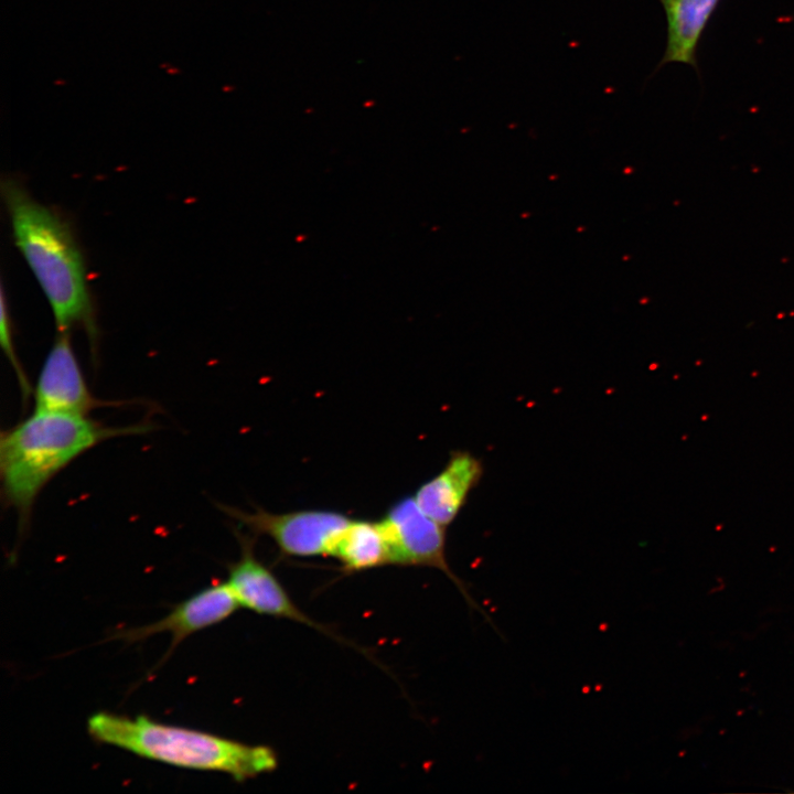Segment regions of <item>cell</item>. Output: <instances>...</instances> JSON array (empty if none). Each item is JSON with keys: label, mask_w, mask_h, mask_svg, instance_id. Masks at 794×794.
<instances>
[{"label": "cell", "mask_w": 794, "mask_h": 794, "mask_svg": "<svg viewBox=\"0 0 794 794\" xmlns=\"http://www.w3.org/2000/svg\"><path fill=\"white\" fill-rule=\"evenodd\" d=\"M1 192L15 245L51 305L57 331L82 324L94 339L85 262L69 224L13 178H3Z\"/></svg>", "instance_id": "cell-1"}, {"label": "cell", "mask_w": 794, "mask_h": 794, "mask_svg": "<svg viewBox=\"0 0 794 794\" xmlns=\"http://www.w3.org/2000/svg\"><path fill=\"white\" fill-rule=\"evenodd\" d=\"M111 428L87 416L35 410L0 438V475L7 503L21 522L47 482L74 459L107 439L141 432Z\"/></svg>", "instance_id": "cell-2"}, {"label": "cell", "mask_w": 794, "mask_h": 794, "mask_svg": "<svg viewBox=\"0 0 794 794\" xmlns=\"http://www.w3.org/2000/svg\"><path fill=\"white\" fill-rule=\"evenodd\" d=\"M87 730L99 743L181 769L222 772L237 782L270 773L278 765L276 752L267 745L246 744L146 716L97 712L88 718Z\"/></svg>", "instance_id": "cell-3"}, {"label": "cell", "mask_w": 794, "mask_h": 794, "mask_svg": "<svg viewBox=\"0 0 794 794\" xmlns=\"http://www.w3.org/2000/svg\"><path fill=\"white\" fill-rule=\"evenodd\" d=\"M379 524L389 548L390 565L422 566L442 571L457 586L469 607L492 623L447 561L446 526L429 517L415 497L399 500Z\"/></svg>", "instance_id": "cell-4"}, {"label": "cell", "mask_w": 794, "mask_h": 794, "mask_svg": "<svg viewBox=\"0 0 794 794\" xmlns=\"http://www.w3.org/2000/svg\"><path fill=\"white\" fill-rule=\"evenodd\" d=\"M253 532L269 536L285 556H331L335 541L350 523L342 513L322 509L272 514L264 509L245 513L222 506Z\"/></svg>", "instance_id": "cell-5"}, {"label": "cell", "mask_w": 794, "mask_h": 794, "mask_svg": "<svg viewBox=\"0 0 794 794\" xmlns=\"http://www.w3.org/2000/svg\"><path fill=\"white\" fill-rule=\"evenodd\" d=\"M240 558L228 568L227 583L240 607L256 613L292 620L328 633L289 597L276 576L254 554V541L240 539Z\"/></svg>", "instance_id": "cell-6"}, {"label": "cell", "mask_w": 794, "mask_h": 794, "mask_svg": "<svg viewBox=\"0 0 794 794\" xmlns=\"http://www.w3.org/2000/svg\"><path fill=\"white\" fill-rule=\"evenodd\" d=\"M34 401L35 410L83 416L99 405L86 385L68 332H58L44 361Z\"/></svg>", "instance_id": "cell-7"}, {"label": "cell", "mask_w": 794, "mask_h": 794, "mask_svg": "<svg viewBox=\"0 0 794 794\" xmlns=\"http://www.w3.org/2000/svg\"><path fill=\"white\" fill-rule=\"evenodd\" d=\"M238 608L228 583L212 584L179 603L163 619L148 625L124 630L115 636L128 643L143 641L158 633L172 635L171 653L184 639L223 622Z\"/></svg>", "instance_id": "cell-8"}, {"label": "cell", "mask_w": 794, "mask_h": 794, "mask_svg": "<svg viewBox=\"0 0 794 794\" xmlns=\"http://www.w3.org/2000/svg\"><path fill=\"white\" fill-rule=\"evenodd\" d=\"M484 472L482 461L469 451H452L440 473L416 492L420 508L443 526L450 525L479 484Z\"/></svg>", "instance_id": "cell-9"}, {"label": "cell", "mask_w": 794, "mask_h": 794, "mask_svg": "<svg viewBox=\"0 0 794 794\" xmlns=\"http://www.w3.org/2000/svg\"><path fill=\"white\" fill-rule=\"evenodd\" d=\"M667 21L666 49L658 67L684 63L698 68L700 37L720 0H658Z\"/></svg>", "instance_id": "cell-10"}, {"label": "cell", "mask_w": 794, "mask_h": 794, "mask_svg": "<svg viewBox=\"0 0 794 794\" xmlns=\"http://www.w3.org/2000/svg\"><path fill=\"white\" fill-rule=\"evenodd\" d=\"M331 556L347 572L390 565L389 548L379 522L351 519L337 537Z\"/></svg>", "instance_id": "cell-11"}, {"label": "cell", "mask_w": 794, "mask_h": 794, "mask_svg": "<svg viewBox=\"0 0 794 794\" xmlns=\"http://www.w3.org/2000/svg\"><path fill=\"white\" fill-rule=\"evenodd\" d=\"M0 342H1V346H2L7 357L9 358V362H11V364L17 373L22 393L24 396L28 397L31 388H30L29 380L25 377V375L17 360L15 353H14L13 342H12V333H11L10 313H9V310L7 307L3 288L1 290Z\"/></svg>", "instance_id": "cell-12"}]
</instances>
